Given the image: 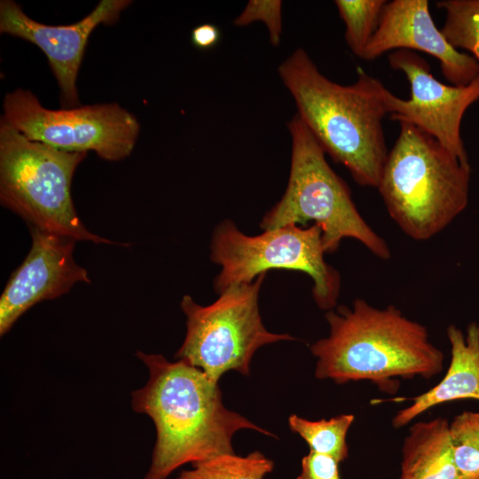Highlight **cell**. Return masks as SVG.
Instances as JSON below:
<instances>
[{
    "label": "cell",
    "instance_id": "cell-1",
    "mask_svg": "<svg viewBox=\"0 0 479 479\" xmlns=\"http://www.w3.org/2000/svg\"><path fill=\"white\" fill-rule=\"evenodd\" d=\"M149 370L145 387L131 394L135 412L147 414L157 436L149 470L143 479H166L185 463L234 453L232 436L250 428L274 436L224 407L218 382L183 359L137 352Z\"/></svg>",
    "mask_w": 479,
    "mask_h": 479
},
{
    "label": "cell",
    "instance_id": "cell-2",
    "mask_svg": "<svg viewBox=\"0 0 479 479\" xmlns=\"http://www.w3.org/2000/svg\"><path fill=\"white\" fill-rule=\"evenodd\" d=\"M325 318L329 335L310 346L318 379L338 384L366 380L393 393L396 377L429 379L443 370L444 354L430 342L426 326L394 305L379 309L357 298Z\"/></svg>",
    "mask_w": 479,
    "mask_h": 479
},
{
    "label": "cell",
    "instance_id": "cell-3",
    "mask_svg": "<svg viewBox=\"0 0 479 479\" xmlns=\"http://www.w3.org/2000/svg\"><path fill=\"white\" fill-rule=\"evenodd\" d=\"M296 114L326 153L357 184L377 188L388 158L382 120L387 115L378 79L357 68V80L342 85L325 76L303 49L278 68Z\"/></svg>",
    "mask_w": 479,
    "mask_h": 479
},
{
    "label": "cell",
    "instance_id": "cell-4",
    "mask_svg": "<svg viewBox=\"0 0 479 479\" xmlns=\"http://www.w3.org/2000/svg\"><path fill=\"white\" fill-rule=\"evenodd\" d=\"M399 126L377 189L399 228L415 240H427L467 207L470 166L419 127Z\"/></svg>",
    "mask_w": 479,
    "mask_h": 479
},
{
    "label": "cell",
    "instance_id": "cell-5",
    "mask_svg": "<svg viewBox=\"0 0 479 479\" xmlns=\"http://www.w3.org/2000/svg\"><path fill=\"white\" fill-rule=\"evenodd\" d=\"M287 126L292 139L287 185L281 200L264 215L260 228L302 226L313 221L322 231L326 254L334 253L343 239L350 238L380 259L389 260V245L359 214L349 186L330 167L313 134L297 114Z\"/></svg>",
    "mask_w": 479,
    "mask_h": 479
},
{
    "label": "cell",
    "instance_id": "cell-6",
    "mask_svg": "<svg viewBox=\"0 0 479 479\" xmlns=\"http://www.w3.org/2000/svg\"><path fill=\"white\" fill-rule=\"evenodd\" d=\"M86 156L30 140L1 119V204L30 227L75 240L113 243L86 229L74 207L72 178Z\"/></svg>",
    "mask_w": 479,
    "mask_h": 479
},
{
    "label": "cell",
    "instance_id": "cell-7",
    "mask_svg": "<svg viewBox=\"0 0 479 479\" xmlns=\"http://www.w3.org/2000/svg\"><path fill=\"white\" fill-rule=\"evenodd\" d=\"M325 254L322 231L314 224L306 228L291 224L248 236L224 220L215 228L210 242V259L221 266L214 288L221 294L272 269L302 271L313 280L316 304L327 311L337 306L341 276L326 262Z\"/></svg>",
    "mask_w": 479,
    "mask_h": 479
},
{
    "label": "cell",
    "instance_id": "cell-8",
    "mask_svg": "<svg viewBox=\"0 0 479 479\" xmlns=\"http://www.w3.org/2000/svg\"><path fill=\"white\" fill-rule=\"evenodd\" d=\"M266 273L249 283L234 285L208 306L186 294L180 306L186 316V335L175 355L202 370L212 381L230 370L249 375V364L260 347L294 340L288 334H274L263 326L258 297Z\"/></svg>",
    "mask_w": 479,
    "mask_h": 479
},
{
    "label": "cell",
    "instance_id": "cell-9",
    "mask_svg": "<svg viewBox=\"0 0 479 479\" xmlns=\"http://www.w3.org/2000/svg\"><path fill=\"white\" fill-rule=\"evenodd\" d=\"M2 120L30 140L68 151H94L101 159L117 161L132 153L140 124L117 103L52 110L42 106L30 90L7 93Z\"/></svg>",
    "mask_w": 479,
    "mask_h": 479
},
{
    "label": "cell",
    "instance_id": "cell-10",
    "mask_svg": "<svg viewBox=\"0 0 479 479\" xmlns=\"http://www.w3.org/2000/svg\"><path fill=\"white\" fill-rule=\"evenodd\" d=\"M389 64L404 74L411 94L410 98L402 99L378 80V92L387 114L423 130L462 164L470 166L460 127L467 109L479 100V76L465 86L444 84L433 75L428 63L410 50L390 53Z\"/></svg>",
    "mask_w": 479,
    "mask_h": 479
},
{
    "label": "cell",
    "instance_id": "cell-11",
    "mask_svg": "<svg viewBox=\"0 0 479 479\" xmlns=\"http://www.w3.org/2000/svg\"><path fill=\"white\" fill-rule=\"evenodd\" d=\"M130 0H102L82 20L70 25L50 26L28 17L12 0L0 2V32L35 44L47 57L57 79L63 106L76 107V79L91 32L99 25L117 21Z\"/></svg>",
    "mask_w": 479,
    "mask_h": 479
},
{
    "label": "cell",
    "instance_id": "cell-12",
    "mask_svg": "<svg viewBox=\"0 0 479 479\" xmlns=\"http://www.w3.org/2000/svg\"><path fill=\"white\" fill-rule=\"evenodd\" d=\"M31 248L8 280L0 298V334H5L29 308L90 283L87 271L73 256L75 240L30 227Z\"/></svg>",
    "mask_w": 479,
    "mask_h": 479
},
{
    "label": "cell",
    "instance_id": "cell-13",
    "mask_svg": "<svg viewBox=\"0 0 479 479\" xmlns=\"http://www.w3.org/2000/svg\"><path fill=\"white\" fill-rule=\"evenodd\" d=\"M394 49L416 50L435 57L452 85L465 86L479 76L475 58L452 47L436 27L428 0L387 1L362 59L371 61Z\"/></svg>",
    "mask_w": 479,
    "mask_h": 479
},
{
    "label": "cell",
    "instance_id": "cell-14",
    "mask_svg": "<svg viewBox=\"0 0 479 479\" xmlns=\"http://www.w3.org/2000/svg\"><path fill=\"white\" fill-rule=\"evenodd\" d=\"M451 344V362L441 381L421 395L412 398V404L397 412L394 428L408 424L428 409L459 399L479 401V324L471 323L466 336L454 325L447 328Z\"/></svg>",
    "mask_w": 479,
    "mask_h": 479
},
{
    "label": "cell",
    "instance_id": "cell-15",
    "mask_svg": "<svg viewBox=\"0 0 479 479\" xmlns=\"http://www.w3.org/2000/svg\"><path fill=\"white\" fill-rule=\"evenodd\" d=\"M400 479H460L446 419L437 417L410 428L402 448Z\"/></svg>",
    "mask_w": 479,
    "mask_h": 479
},
{
    "label": "cell",
    "instance_id": "cell-16",
    "mask_svg": "<svg viewBox=\"0 0 479 479\" xmlns=\"http://www.w3.org/2000/svg\"><path fill=\"white\" fill-rule=\"evenodd\" d=\"M354 420L352 414H342L312 421L293 414L288 424L293 432L306 441L310 451L329 455L340 463L348 458L346 436Z\"/></svg>",
    "mask_w": 479,
    "mask_h": 479
},
{
    "label": "cell",
    "instance_id": "cell-17",
    "mask_svg": "<svg viewBox=\"0 0 479 479\" xmlns=\"http://www.w3.org/2000/svg\"><path fill=\"white\" fill-rule=\"evenodd\" d=\"M192 466V469L183 470L177 479H263L273 470L274 463L260 452H253L246 457L220 454Z\"/></svg>",
    "mask_w": 479,
    "mask_h": 479
},
{
    "label": "cell",
    "instance_id": "cell-18",
    "mask_svg": "<svg viewBox=\"0 0 479 479\" xmlns=\"http://www.w3.org/2000/svg\"><path fill=\"white\" fill-rule=\"evenodd\" d=\"M436 4L445 12L441 32L447 42L469 51L479 65V0H442Z\"/></svg>",
    "mask_w": 479,
    "mask_h": 479
},
{
    "label": "cell",
    "instance_id": "cell-19",
    "mask_svg": "<svg viewBox=\"0 0 479 479\" xmlns=\"http://www.w3.org/2000/svg\"><path fill=\"white\" fill-rule=\"evenodd\" d=\"M385 0H336L334 4L345 25V41L362 59L380 21Z\"/></svg>",
    "mask_w": 479,
    "mask_h": 479
},
{
    "label": "cell",
    "instance_id": "cell-20",
    "mask_svg": "<svg viewBox=\"0 0 479 479\" xmlns=\"http://www.w3.org/2000/svg\"><path fill=\"white\" fill-rule=\"evenodd\" d=\"M455 463L460 479H479V412H463L450 424Z\"/></svg>",
    "mask_w": 479,
    "mask_h": 479
},
{
    "label": "cell",
    "instance_id": "cell-21",
    "mask_svg": "<svg viewBox=\"0 0 479 479\" xmlns=\"http://www.w3.org/2000/svg\"><path fill=\"white\" fill-rule=\"evenodd\" d=\"M262 21L265 24L273 46L280 43L282 34V2L279 0H251L234 20L237 27Z\"/></svg>",
    "mask_w": 479,
    "mask_h": 479
},
{
    "label": "cell",
    "instance_id": "cell-22",
    "mask_svg": "<svg viewBox=\"0 0 479 479\" xmlns=\"http://www.w3.org/2000/svg\"><path fill=\"white\" fill-rule=\"evenodd\" d=\"M338 464L333 457L310 450L302 459V470L296 479H341Z\"/></svg>",
    "mask_w": 479,
    "mask_h": 479
},
{
    "label": "cell",
    "instance_id": "cell-23",
    "mask_svg": "<svg viewBox=\"0 0 479 479\" xmlns=\"http://www.w3.org/2000/svg\"><path fill=\"white\" fill-rule=\"evenodd\" d=\"M221 31L219 27L211 23H204L195 27L191 34L192 44L200 50H208L215 47L220 41Z\"/></svg>",
    "mask_w": 479,
    "mask_h": 479
}]
</instances>
